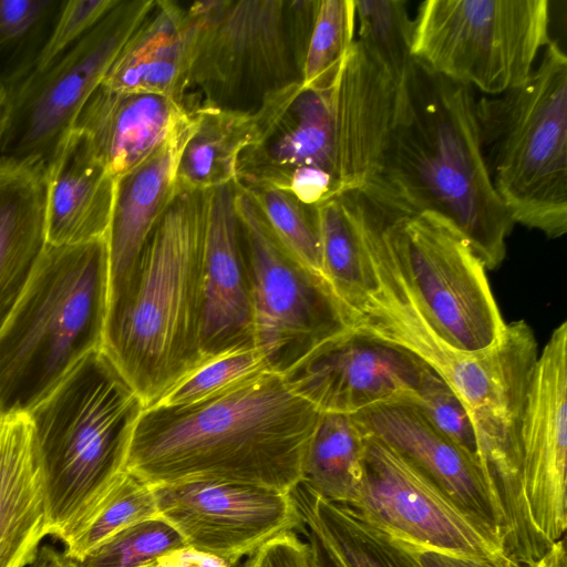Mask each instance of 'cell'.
<instances>
[{"label":"cell","instance_id":"6da1fadb","mask_svg":"<svg viewBox=\"0 0 567 567\" xmlns=\"http://www.w3.org/2000/svg\"><path fill=\"white\" fill-rule=\"evenodd\" d=\"M320 415L267 370L193 404L145 409L123 471L151 486L223 481L291 493Z\"/></svg>","mask_w":567,"mask_h":567},{"label":"cell","instance_id":"7a4b0ae2","mask_svg":"<svg viewBox=\"0 0 567 567\" xmlns=\"http://www.w3.org/2000/svg\"><path fill=\"white\" fill-rule=\"evenodd\" d=\"M398 84L357 40L323 89L292 83L254 112L256 136L239 155L235 185L275 187L309 206L361 192L379 169Z\"/></svg>","mask_w":567,"mask_h":567},{"label":"cell","instance_id":"3957f363","mask_svg":"<svg viewBox=\"0 0 567 567\" xmlns=\"http://www.w3.org/2000/svg\"><path fill=\"white\" fill-rule=\"evenodd\" d=\"M475 103L473 87L413 60L398 84L379 169L359 193L386 215L432 212L449 218L492 270L503 262L515 224L483 161Z\"/></svg>","mask_w":567,"mask_h":567},{"label":"cell","instance_id":"277c9868","mask_svg":"<svg viewBox=\"0 0 567 567\" xmlns=\"http://www.w3.org/2000/svg\"><path fill=\"white\" fill-rule=\"evenodd\" d=\"M208 192H177L153 228L124 296L107 308L103 350L144 402L202 362Z\"/></svg>","mask_w":567,"mask_h":567},{"label":"cell","instance_id":"5b68a950","mask_svg":"<svg viewBox=\"0 0 567 567\" xmlns=\"http://www.w3.org/2000/svg\"><path fill=\"white\" fill-rule=\"evenodd\" d=\"M375 275L378 288L353 315V332L413 353L450 385L471 416L497 505L519 507V431L538 358L532 328L524 320L506 323L492 347L458 351L425 324L384 264L375 265Z\"/></svg>","mask_w":567,"mask_h":567},{"label":"cell","instance_id":"8992f818","mask_svg":"<svg viewBox=\"0 0 567 567\" xmlns=\"http://www.w3.org/2000/svg\"><path fill=\"white\" fill-rule=\"evenodd\" d=\"M144 410L138 393L100 349L28 413L44 477L49 535L64 542L101 505L123 472Z\"/></svg>","mask_w":567,"mask_h":567},{"label":"cell","instance_id":"52a82bcc","mask_svg":"<svg viewBox=\"0 0 567 567\" xmlns=\"http://www.w3.org/2000/svg\"><path fill=\"white\" fill-rule=\"evenodd\" d=\"M107 237L47 244L0 329V416L28 414L90 352L103 349Z\"/></svg>","mask_w":567,"mask_h":567},{"label":"cell","instance_id":"ba28073f","mask_svg":"<svg viewBox=\"0 0 567 567\" xmlns=\"http://www.w3.org/2000/svg\"><path fill=\"white\" fill-rule=\"evenodd\" d=\"M532 74L476 99L483 161L514 224L555 239L567 231V56L551 41Z\"/></svg>","mask_w":567,"mask_h":567},{"label":"cell","instance_id":"9c48e42d","mask_svg":"<svg viewBox=\"0 0 567 567\" xmlns=\"http://www.w3.org/2000/svg\"><path fill=\"white\" fill-rule=\"evenodd\" d=\"M319 0H205L195 23L187 87L199 104L255 112L264 100L301 82Z\"/></svg>","mask_w":567,"mask_h":567},{"label":"cell","instance_id":"30bf717a","mask_svg":"<svg viewBox=\"0 0 567 567\" xmlns=\"http://www.w3.org/2000/svg\"><path fill=\"white\" fill-rule=\"evenodd\" d=\"M378 249L420 318L466 353L492 347L504 322L483 262L449 218L432 212L386 215L369 204Z\"/></svg>","mask_w":567,"mask_h":567},{"label":"cell","instance_id":"8fae6325","mask_svg":"<svg viewBox=\"0 0 567 567\" xmlns=\"http://www.w3.org/2000/svg\"><path fill=\"white\" fill-rule=\"evenodd\" d=\"M413 22L414 60L487 95L524 83L553 41L547 0H426Z\"/></svg>","mask_w":567,"mask_h":567},{"label":"cell","instance_id":"7c38bea8","mask_svg":"<svg viewBox=\"0 0 567 567\" xmlns=\"http://www.w3.org/2000/svg\"><path fill=\"white\" fill-rule=\"evenodd\" d=\"M236 209L251 286L255 344L268 369L282 375L350 336L352 318L323 276L278 240L250 195L237 186Z\"/></svg>","mask_w":567,"mask_h":567},{"label":"cell","instance_id":"4fadbf2b","mask_svg":"<svg viewBox=\"0 0 567 567\" xmlns=\"http://www.w3.org/2000/svg\"><path fill=\"white\" fill-rule=\"evenodd\" d=\"M154 4V0H118L45 71L23 73L9 82L10 116L0 156L39 157L49 164Z\"/></svg>","mask_w":567,"mask_h":567},{"label":"cell","instance_id":"5bb4252c","mask_svg":"<svg viewBox=\"0 0 567 567\" xmlns=\"http://www.w3.org/2000/svg\"><path fill=\"white\" fill-rule=\"evenodd\" d=\"M364 436L362 477L349 505L392 535L420 545L467 556L504 553L498 533L457 505L406 457Z\"/></svg>","mask_w":567,"mask_h":567},{"label":"cell","instance_id":"9a60e30c","mask_svg":"<svg viewBox=\"0 0 567 567\" xmlns=\"http://www.w3.org/2000/svg\"><path fill=\"white\" fill-rule=\"evenodd\" d=\"M152 487L158 518L174 527L186 545L231 567L275 537L305 528L291 493L223 481Z\"/></svg>","mask_w":567,"mask_h":567},{"label":"cell","instance_id":"2e32d148","mask_svg":"<svg viewBox=\"0 0 567 567\" xmlns=\"http://www.w3.org/2000/svg\"><path fill=\"white\" fill-rule=\"evenodd\" d=\"M567 322L538 355L519 431V474L534 526L551 546L567 527Z\"/></svg>","mask_w":567,"mask_h":567},{"label":"cell","instance_id":"e0dca14e","mask_svg":"<svg viewBox=\"0 0 567 567\" xmlns=\"http://www.w3.org/2000/svg\"><path fill=\"white\" fill-rule=\"evenodd\" d=\"M426 364L391 343L352 332L282 374L321 413L353 415L389 403H416Z\"/></svg>","mask_w":567,"mask_h":567},{"label":"cell","instance_id":"ac0fdd59","mask_svg":"<svg viewBox=\"0 0 567 567\" xmlns=\"http://www.w3.org/2000/svg\"><path fill=\"white\" fill-rule=\"evenodd\" d=\"M255 344L251 286L236 209V186L208 192L203 266V362Z\"/></svg>","mask_w":567,"mask_h":567},{"label":"cell","instance_id":"d6986e66","mask_svg":"<svg viewBox=\"0 0 567 567\" xmlns=\"http://www.w3.org/2000/svg\"><path fill=\"white\" fill-rule=\"evenodd\" d=\"M352 416L364 434L406 457L501 536V514L481 463L443 434L416 404L389 402Z\"/></svg>","mask_w":567,"mask_h":567},{"label":"cell","instance_id":"ffe728a7","mask_svg":"<svg viewBox=\"0 0 567 567\" xmlns=\"http://www.w3.org/2000/svg\"><path fill=\"white\" fill-rule=\"evenodd\" d=\"M193 126L190 112L188 122L171 138L140 165L116 178L107 233V308L126 292L153 228L177 194L178 157Z\"/></svg>","mask_w":567,"mask_h":567},{"label":"cell","instance_id":"44dd1931","mask_svg":"<svg viewBox=\"0 0 567 567\" xmlns=\"http://www.w3.org/2000/svg\"><path fill=\"white\" fill-rule=\"evenodd\" d=\"M189 118L185 103L169 96L100 85L73 128L90 136L99 157L117 178L145 161Z\"/></svg>","mask_w":567,"mask_h":567},{"label":"cell","instance_id":"7402d4cb","mask_svg":"<svg viewBox=\"0 0 567 567\" xmlns=\"http://www.w3.org/2000/svg\"><path fill=\"white\" fill-rule=\"evenodd\" d=\"M115 187L116 178L90 136L72 128L48 164L47 244L76 245L107 237Z\"/></svg>","mask_w":567,"mask_h":567},{"label":"cell","instance_id":"603a6c76","mask_svg":"<svg viewBox=\"0 0 567 567\" xmlns=\"http://www.w3.org/2000/svg\"><path fill=\"white\" fill-rule=\"evenodd\" d=\"M50 534L42 466L28 414L0 416V567H25Z\"/></svg>","mask_w":567,"mask_h":567},{"label":"cell","instance_id":"cb8c5ba5","mask_svg":"<svg viewBox=\"0 0 567 567\" xmlns=\"http://www.w3.org/2000/svg\"><path fill=\"white\" fill-rule=\"evenodd\" d=\"M47 174L42 158L0 156V329L47 245Z\"/></svg>","mask_w":567,"mask_h":567},{"label":"cell","instance_id":"d4e9b609","mask_svg":"<svg viewBox=\"0 0 567 567\" xmlns=\"http://www.w3.org/2000/svg\"><path fill=\"white\" fill-rule=\"evenodd\" d=\"M195 23L188 8L157 0L126 41L101 85L154 93L184 103Z\"/></svg>","mask_w":567,"mask_h":567},{"label":"cell","instance_id":"484cf974","mask_svg":"<svg viewBox=\"0 0 567 567\" xmlns=\"http://www.w3.org/2000/svg\"><path fill=\"white\" fill-rule=\"evenodd\" d=\"M193 130L178 157L177 192H209L235 184L239 155L256 136L254 112L205 104L189 109Z\"/></svg>","mask_w":567,"mask_h":567},{"label":"cell","instance_id":"4316f807","mask_svg":"<svg viewBox=\"0 0 567 567\" xmlns=\"http://www.w3.org/2000/svg\"><path fill=\"white\" fill-rule=\"evenodd\" d=\"M291 494L305 526L319 534L347 567H421L398 538L351 505L330 502L305 483Z\"/></svg>","mask_w":567,"mask_h":567},{"label":"cell","instance_id":"83f0119b","mask_svg":"<svg viewBox=\"0 0 567 567\" xmlns=\"http://www.w3.org/2000/svg\"><path fill=\"white\" fill-rule=\"evenodd\" d=\"M316 207L322 276L352 318L378 288L374 267L348 193Z\"/></svg>","mask_w":567,"mask_h":567},{"label":"cell","instance_id":"f1b7e54d","mask_svg":"<svg viewBox=\"0 0 567 567\" xmlns=\"http://www.w3.org/2000/svg\"><path fill=\"white\" fill-rule=\"evenodd\" d=\"M364 449L365 436L352 415L321 413L301 483L330 502L351 503L362 477Z\"/></svg>","mask_w":567,"mask_h":567},{"label":"cell","instance_id":"f546056e","mask_svg":"<svg viewBox=\"0 0 567 567\" xmlns=\"http://www.w3.org/2000/svg\"><path fill=\"white\" fill-rule=\"evenodd\" d=\"M158 518L154 488L123 471L94 513L64 542V555L76 560L120 530Z\"/></svg>","mask_w":567,"mask_h":567},{"label":"cell","instance_id":"4dcf8cb0","mask_svg":"<svg viewBox=\"0 0 567 567\" xmlns=\"http://www.w3.org/2000/svg\"><path fill=\"white\" fill-rule=\"evenodd\" d=\"M357 40L399 84L414 58V22L403 0H354Z\"/></svg>","mask_w":567,"mask_h":567},{"label":"cell","instance_id":"1f68e13d","mask_svg":"<svg viewBox=\"0 0 567 567\" xmlns=\"http://www.w3.org/2000/svg\"><path fill=\"white\" fill-rule=\"evenodd\" d=\"M354 0H319L306 51L301 84L328 87L355 41Z\"/></svg>","mask_w":567,"mask_h":567},{"label":"cell","instance_id":"d6a6232c","mask_svg":"<svg viewBox=\"0 0 567 567\" xmlns=\"http://www.w3.org/2000/svg\"><path fill=\"white\" fill-rule=\"evenodd\" d=\"M243 190L254 199L278 240L308 267L322 275L317 207L303 204L280 188L255 187Z\"/></svg>","mask_w":567,"mask_h":567},{"label":"cell","instance_id":"836d02e7","mask_svg":"<svg viewBox=\"0 0 567 567\" xmlns=\"http://www.w3.org/2000/svg\"><path fill=\"white\" fill-rule=\"evenodd\" d=\"M186 546L169 524L153 518L120 530L74 560L78 567H153L165 554Z\"/></svg>","mask_w":567,"mask_h":567},{"label":"cell","instance_id":"e575fe53","mask_svg":"<svg viewBox=\"0 0 567 567\" xmlns=\"http://www.w3.org/2000/svg\"><path fill=\"white\" fill-rule=\"evenodd\" d=\"M269 370L256 348L227 351L202 362L173 386L156 405H188L218 394Z\"/></svg>","mask_w":567,"mask_h":567},{"label":"cell","instance_id":"d590c367","mask_svg":"<svg viewBox=\"0 0 567 567\" xmlns=\"http://www.w3.org/2000/svg\"><path fill=\"white\" fill-rule=\"evenodd\" d=\"M414 404L443 434L481 463L476 432L466 408L450 385L427 365Z\"/></svg>","mask_w":567,"mask_h":567},{"label":"cell","instance_id":"8d00e7d4","mask_svg":"<svg viewBox=\"0 0 567 567\" xmlns=\"http://www.w3.org/2000/svg\"><path fill=\"white\" fill-rule=\"evenodd\" d=\"M117 2L118 0L63 2L50 35L21 74H38L45 71L83 38Z\"/></svg>","mask_w":567,"mask_h":567},{"label":"cell","instance_id":"74e56055","mask_svg":"<svg viewBox=\"0 0 567 567\" xmlns=\"http://www.w3.org/2000/svg\"><path fill=\"white\" fill-rule=\"evenodd\" d=\"M54 6L50 0H0V51L33 34Z\"/></svg>","mask_w":567,"mask_h":567},{"label":"cell","instance_id":"f35d334b","mask_svg":"<svg viewBox=\"0 0 567 567\" xmlns=\"http://www.w3.org/2000/svg\"><path fill=\"white\" fill-rule=\"evenodd\" d=\"M245 567H315V563L309 542L287 532L248 556Z\"/></svg>","mask_w":567,"mask_h":567},{"label":"cell","instance_id":"ab89813d","mask_svg":"<svg viewBox=\"0 0 567 567\" xmlns=\"http://www.w3.org/2000/svg\"><path fill=\"white\" fill-rule=\"evenodd\" d=\"M394 537L412 554L421 567H517L504 553L492 556H467Z\"/></svg>","mask_w":567,"mask_h":567},{"label":"cell","instance_id":"60d3db41","mask_svg":"<svg viewBox=\"0 0 567 567\" xmlns=\"http://www.w3.org/2000/svg\"><path fill=\"white\" fill-rule=\"evenodd\" d=\"M153 567H231L220 557L192 546L176 548L159 557Z\"/></svg>","mask_w":567,"mask_h":567},{"label":"cell","instance_id":"b9f144b4","mask_svg":"<svg viewBox=\"0 0 567 567\" xmlns=\"http://www.w3.org/2000/svg\"><path fill=\"white\" fill-rule=\"evenodd\" d=\"M301 532L310 544L315 567H347L319 534L306 526Z\"/></svg>","mask_w":567,"mask_h":567},{"label":"cell","instance_id":"7bdbcfd3","mask_svg":"<svg viewBox=\"0 0 567 567\" xmlns=\"http://www.w3.org/2000/svg\"><path fill=\"white\" fill-rule=\"evenodd\" d=\"M29 567H78L75 561L64 553L56 550L54 547L50 545L42 546L39 548V551L34 558V560L29 565Z\"/></svg>","mask_w":567,"mask_h":567},{"label":"cell","instance_id":"ee69618b","mask_svg":"<svg viewBox=\"0 0 567 567\" xmlns=\"http://www.w3.org/2000/svg\"><path fill=\"white\" fill-rule=\"evenodd\" d=\"M517 567H567L565 537L555 542L539 559Z\"/></svg>","mask_w":567,"mask_h":567},{"label":"cell","instance_id":"f6af8a7d","mask_svg":"<svg viewBox=\"0 0 567 567\" xmlns=\"http://www.w3.org/2000/svg\"><path fill=\"white\" fill-rule=\"evenodd\" d=\"M10 116L9 89L6 82L0 80V152L8 127Z\"/></svg>","mask_w":567,"mask_h":567}]
</instances>
